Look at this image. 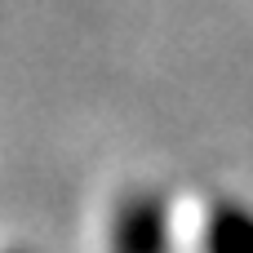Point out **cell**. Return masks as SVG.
Returning a JSON list of instances; mask_svg holds the SVG:
<instances>
[{
    "instance_id": "obj_1",
    "label": "cell",
    "mask_w": 253,
    "mask_h": 253,
    "mask_svg": "<svg viewBox=\"0 0 253 253\" xmlns=\"http://www.w3.org/2000/svg\"><path fill=\"white\" fill-rule=\"evenodd\" d=\"M218 253H253V218L222 213V222H218Z\"/></svg>"
}]
</instances>
